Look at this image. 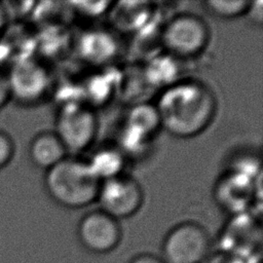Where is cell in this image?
<instances>
[{
  "label": "cell",
  "mask_w": 263,
  "mask_h": 263,
  "mask_svg": "<svg viewBox=\"0 0 263 263\" xmlns=\"http://www.w3.org/2000/svg\"><path fill=\"white\" fill-rule=\"evenodd\" d=\"M160 126L174 137L187 139L202 133L213 121L217 100L203 82L184 79L168 84L155 105Z\"/></svg>",
  "instance_id": "obj_1"
},
{
  "label": "cell",
  "mask_w": 263,
  "mask_h": 263,
  "mask_svg": "<svg viewBox=\"0 0 263 263\" xmlns=\"http://www.w3.org/2000/svg\"><path fill=\"white\" fill-rule=\"evenodd\" d=\"M101 182L87 161L68 156L44 176L50 198L69 209H80L96 201Z\"/></svg>",
  "instance_id": "obj_2"
},
{
  "label": "cell",
  "mask_w": 263,
  "mask_h": 263,
  "mask_svg": "<svg viewBox=\"0 0 263 263\" xmlns=\"http://www.w3.org/2000/svg\"><path fill=\"white\" fill-rule=\"evenodd\" d=\"M161 41L174 57L189 59L198 55L210 41L208 24L194 13H180L163 28Z\"/></svg>",
  "instance_id": "obj_3"
},
{
  "label": "cell",
  "mask_w": 263,
  "mask_h": 263,
  "mask_svg": "<svg viewBox=\"0 0 263 263\" xmlns=\"http://www.w3.org/2000/svg\"><path fill=\"white\" fill-rule=\"evenodd\" d=\"M98 130V119L90 107L80 102H67L55 116L54 134L67 151L81 152L93 142Z\"/></svg>",
  "instance_id": "obj_4"
},
{
  "label": "cell",
  "mask_w": 263,
  "mask_h": 263,
  "mask_svg": "<svg viewBox=\"0 0 263 263\" xmlns=\"http://www.w3.org/2000/svg\"><path fill=\"white\" fill-rule=\"evenodd\" d=\"M210 252V237L200 225L184 222L175 226L162 243L164 263H201Z\"/></svg>",
  "instance_id": "obj_5"
},
{
  "label": "cell",
  "mask_w": 263,
  "mask_h": 263,
  "mask_svg": "<svg viewBox=\"0 0 263 263\" xmlns=\"http://www.w3.org/2000/svg\"><path fill=\"white\" fill-rule=\"evenodd\" d=\"M97 200L102 212L118 221L134 216L141 209L144 194L134 178L119 174L101 182Z\"/></svg>",
  "instance_id": "obj_6"
},
{
  "label": "cell",
  "mask_w": 263,
  "mask_h": 263,
  "mask_svg": "<svg viewBox=\"0 0 263 263\" xmlns=\"http://www.w3.org/2000/svg\"><path fill=\"white\" fill-rule=\"evenodd\" d=\"M77 235L84 249L91 253L105 254L118 246L121 229L116 219L97 210L82 217L78 224Z\"/></svg>",
  "instance_id": "obj_7"
},
{
  "label": "cell",
  "mask_w": 263,
  "mask_h": 263,
  "mask_svg": "<svg viewBox=\"0 0 263 263\" xmlns=\"http://www.w3.org/2000/svg\"><path fill=\"white\" fill-rule=\"evenodd\" d=\"M11 98L22 103L40 100L48 89L49 75L46 69L32 60L17 62L7 74Z\"/></svg>",
  "instance_id": "obj_8"
},
{
  "label": "cell",
  "mask_w": 263,
  "mask_h": 263,
  "mask_svg": "<svg viewBox=\"0 0 263 263\" xmlns=\"http://www.w3.org/2000/svg\"><path fill=\"white\" fill-rule=\"evenodd\" d=\"M67 149L54 132L36 135L29 145V157L34 165L45 172L67 157Z\"/></svg>",
  "instance_id": "obj_9"
},
{
  "label": "cell",
  "mask_w": 263,
  "mask_h": 263,
  "mask_svg": "<svg viewBox=\"0 0 263 263\" xmlns=\"http://www.w3.org/2000/svg\"><path fill=\"white\" fill-rule=\"evenodd\" d=\"M156 127L161 126L155 106L143 104L130 110L127 117V132H135L142 140L153 133Z\"/></svg>",
  "instance_id": "obj_10"
},
{
  "label": "cell",
  "mask_w": 263,
  "mask_h": 263,
  "mask_svg": "<svg viewBox=\"0 0 263 263\" xmlns=\"http://www.w3.org/2000/svg\"><path fill=\"white\" fill-rule=\"evenodd\" d=\"M87 163L96 176L101 181H104L121 174L123 160L117 151L106 149L98 151Z\"/></svg>",
  "instance_id": "obj_11"
},
{
  "label": "cell",
  "mask_w": 263,
  "mask_h": 263,
  "mask_svg": "<svg viewBox=\"0 0 263 263\" xmlns=\"http://www.w3.org/2000/svg\"><path fill=\"white\" fill-rule=\"evenodd\" d=\"M251 1L248 0H208L202 4L204 9L221 18H235L245 15Z\"/></svg>",
  "instance_id": "obj_12"
},
{
  "label": "cell",
  "mask_w": 263,
  "mask_h": 263,
  "mask_svg": "<svg viewBox=\"0 0 263 263\" xmlns=\"http://www.w3.org/2000/svg\"><path fill=\"white\" fill-rule=\"evenodd\" d=\"M14 154L12 139L4 132L0 130V168L6 166Z\"/></svg>",
  "instance_id": "obj_13"
},
{
  "label": "cell",
  "mask_w": 263,
  "mask_h": 263,
  "mask_svg": "<svg viewBox=\"0 0 263 263\" xmlns=\"http://www.w3.org/2000/svg\"><path fill=\"white\" fill-rule=\"evenodd\" d=\"M245 15H247V17L252 23L257 24V25H261L262 21H263L262 2L261 1H256V2L251 1Z\"/></svg>",
  "instance_id": "obj_14"
},
{
  "label": "cell",
  "mask_w": 263,
  "mask_h": 263,
  "mask_svg": "<svg viewBox=\"0 0 263 263\" xmlns=\"http://www.w3.org/2000/svg\"><path fill=\"white\" fill-rule=\"evenodd\" d=\"M11 98V91L7 74L0 71V109L4 107Z\"/></svg>",
  "instance_id": "obj_15"
},
{
  "label": "cell",
  "mask_w": 263,
  "mask_h": 263,
  "mask_svg": "<svg viewBox=\"0 0 263 263\" xmlns=\"http://www.w3.org/2000/svg\"><path fill=\"white\" fill-rule=\"evenodd\" d=\"M208 263H238L234 257H230L228 254H217L213 256Z\"/></svg>",
  "instance_id": "obj_16"
},
{
  "label": "cell",
  "mask_w": 263,
  "mask_h": 263,
  "mask_svg": "<svg viewBox=\"0 0 263 263\" xmlns=\"http://www.w3.org/2000/svg\"><path fill=\"white\" fill-rule=\"evenodd\" d=\"M129 263H164L162 259H159L152 255H140L133 259Z\"/></svg>",
  "instance_id": "obj_17"
},
{
  "label": "cell",
  "mask_w": 263,
  "mask_h": 263,
  "mask_svg": "<svg viewBox=\"0 0 263 263\" xmlns=\"http://www.w3.org/2000/svg\"><path fill=\"white\" fill-rule=\"evenodd\" d=\"M7 10L3 3L0 2V34L4 31L6 25H7Z\"/></svg>",
  "instance_id": "obj_18"
}]
</instances>
